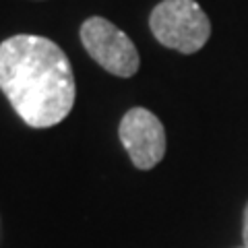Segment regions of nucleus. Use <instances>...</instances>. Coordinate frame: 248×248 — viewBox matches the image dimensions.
Wrapping results in <instances>:
<instances>
[{
    "mask_svg": "<svg viewBox=\"0 0 248 248\" xmlns=\"http://www.w3.org/2000/svg\"><path fill=\"white\" fill-rule=\"evenodd\" d=\"M0 89L31 128L60 124L77 97L68 56L48 37L27 33L0 44Z\"/></svg>",
    "mask_w": 248,
    "mask_h": 248,
    "instance_id": "1",
    "label": "nucleus"
},
{
    "mask_svg": "<svg viewBox=\"0 0 248 248\" xmlns=\"http://www.w3.org/2000/svg\"><path fill=\"white\" fill-rule=\"evenodd\" d=\"M151 33L161 46L195 54L209 42L211 21L197 0H164L149 17Z\"/></svg>",
    "mask_w": 248,
    "mask_h": 248,
    "instance_id": "2",
    "label": "nucleus"
},
{
    "mask_svg": "<svg viewBox=\"0 0 248 248\" xmlns=\"http://www.w3.org/2000/svg\"><path fill=\"white\" fill-rule=\"evenodd\" d=\"M81 42L102 68L116 77H133L139 71V52L133 40L104 17H91L81 25Z\"/></svg>",
    "mask_w": 248,
    "mask_h": 248,
    "instance_id": "3",
    "label": "nucleus"
},
{
    "mask_svg": "<svg viewBox=\"0 0 248 248\" xmlns=\"http://www.w3.org/2000/svg\"><path fill=\"white\" fill-rule=\"evenodd\" d=\"M120 141L139 170H151L166 155V130L161 120L145 108H130L118 126Z\"/></svg>",
    "mask_w": 248,
    "mask_h": 248,
    "instance_id": "4",
    "label": "nucleus"
},
{
    "mask_svg": "<svg viewBox=\"0 0 248 248\" xmlns=\"http://www.w3.org/2000/svg\"><path fill=\"white\" fill-rule=\"evenodd\" d=\"M242 236H244V246L248 248V203L244 207V232H242Z\"/></svg>",
    "mask_w": 248,
    "mask_h": 248,
    "instance_id": "5",
    "label": "nucleus"
},
{
    "mask_svg": "<svg viewBox=\"0 0 248 248\" xmlns=\"http://www.w3.org/2000/svg\"><path fill=\"white\" fill-rule=\"evenodd\" d=\"M242 248H246V246H242Z\"/></svg>",
    "mask_w": 248,
    "mask_h": 248,
    "instance_id": "6",
    "label": "nucleus"
}]
</instances>
